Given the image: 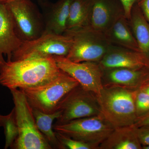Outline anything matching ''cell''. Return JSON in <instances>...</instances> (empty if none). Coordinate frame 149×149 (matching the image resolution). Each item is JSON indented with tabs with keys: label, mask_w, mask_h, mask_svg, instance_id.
<instances>
[{
	"label": "cell",
	"mask_w": 149,
	"mask_h": 149,
	"mask_svg": "<svg viewBox=\"0 0 149 149\" xmlns=\"http://www.w3.org/2000/svg\"><path fill=\"white\" fill-rule=\"evenodd\" d=\"M61 71L54 58H36L0 62V84L10 90L42 85Z\"/></svg>",
	"instance_id": "6da1fadb"
},
{
	"label": "cell",
	"mask_w": 149,
	"mask_h": 149,
	"mask_svg": "<svg viewBox=\"0 0 149 149\" xmlns=\"http://www.w3.org/2000/svg\"><path fill=\"white\" fill-rule=\"evenodd\" d=\"M136 91L116 85H104L97 97L100 115L113 128L136 123L138 119L135 103Z\"/></svg>",
	"instance_id": "7a4b0ae2"
},
{
	"label": "cell",
	"mask_w": 149,
	"mask_h": 149,
	"mask_svg": "<svg viewBox=\"0 0 149 149\" xmlns=\"http://www.w3.org/2000/svg\"><path fill=\"white\" fill-rule=\"evenodd\" d=\"M13 96L18 135L10 148L52 149L37 128L32 109L19 89L10 90Z\"/></svg>",
	"instance_id": "3957f363"
},
{
	"label": "cell",
	"mask_w": 149,
	"mask_h": 149,
	"mask_svg": "<svg viewBox=\"0 0 149 149\" xmlns=\"http://www.w3.org/2000/svg\"><path fill=\"white\" fill-rule=\"evenodd\" d=\"M79 84L77 80L61 70L55 77L47 83L19 90L32 108L49 114L56 111L63 98Z\"/></svg>",
	"instance_id": "277c9868"
},
{
	"label": "cell",
	"mask_w": 149,
	"mask_h": 149,
	"mask_svg": "<svg viewBox=\"0 0 149 149\" xmlns=\"http://www.w3.org/2000/svg\"><path fill=\"white\" fill-rule=\"evenodd\" d=\"M64 34L72 37V46L66 57L74 62L98 63L111 45L104 34L88 26L67 30Z\"/></svg>",
	"instance_id": "5b68a950"
},
{
	"label": "cell",
	"mask_w": 149,
	"mask_h": 149,
	"mask_svg": "<svg viewBox=\"0 0 149 149\" xmlns=\"http://www.w3.org/2000/svg\"><path fill=\"white\" fill-rule=\"evenodd\" d=\"M72 43V37L66 34L44 32L35 40L23 41L13 54L11 60L66 57Z\"/></svg>",
	"instance_id": "8992f818"
},
{
	"label": "cell",
	"mask_w": 149,
	"mask_h": 149,
	"mask_svg": "<svg viewBox=\"0 0 149 149\" xmlns=\"http://www.w3.org/2000/svg\"><path fill=\"white\" fill-rule=\"evenodd\" d=\"M53 128L72 139L99 146L114 129L100 115L55 124Z\"/></svg>",
	"instance_id": "52a82bcc"
},
{
	"label": "cell",
	"mask_w": 149,
	"mask_h": 149,
	"mask_svg": "<svg viewBox=\"0 0 149 149\" xmlns=\"http://www.w3.org/2000/svg\"><path fill=\"white\" fill-rule=\"evenodd\" d=\"M56 110L60 111L61 115L55 124H63L75 119L101 114L97 96L80 84L65 96L60 102Z\"/></svg>",
	"instance_id": "ba28073f"
},
{
	"label": "cell",
	"mask_w": 149,
	"mask_h": 149,
	"mask_svg": "<svg viewBox=\"0 0 149 149\" xmlns=\"http://www.w3.org/2000/svg\"><path fill=\"white\" fill-rule=\"evenodd\" d=\"M11 14L19 37L22 41L40 37L45 27L39 13L30 0H13L5 3Z\"/></svg>",
	"instance_id": "9c48e42d"
},
{
	"label": "cell",
	"mask_w": 149,
	"mask_h": 149,
	"mask_svg": "<svg viewBox=\"0 0 149 149\" xmlns=\"http://www.w3.org/2000/svg\"><path fill=\"white\" fill-rule=\"evenodd\" d=\"M57 65L79 82L86 90L98 96L103 88V70L98 63L74 62L65 56H55Z\"/></svg>",
	"instance_id": "30bf717a"
},
{
	"label": "cell",
	"mask_w": 149,
	"mask_h": 149,
	"mask_svg": "<svg viewBox=\"0 0 149 149\" xmlns=\"http://www.w3.org/2000/svg\"><path fill=\"white\" fill-rule=\"evenodd\" d=\"M98 63L102 70L114 68L149 69V61L141 53L112 45Z\"/></svg>",
	"instance_id": "8fae6325"
},
{
	"label": "cell",
	"mask_w": 149,
	"mask_h": 149,
	"mask_svg": "<svg viewBox=\"0 0 149 149\" xmlns=\"http://www.w3.org/2000/svg\"><path fill=\"white\" fill-rule=\"evenodd\" d=\"M123 15L120 0H93L88 26L104 34Z\"/></svg>",
	"instance_id": "7c38bea8"
},
{
	"label": "cell",
	"mask_w": 149,
	"mask_h": 149,
	"mask_svg": "<svg viewBox=\"0 0 149 149\" xmlns=\"http://www.w3.org/2000/svg\"><path fill=\"white\" fill-rule=\"evenodd\" d=\"M15 29L13 18L5 3H0V62L11 60L14 52L22 44Z\"/></svg>",
	"instance_id": "4fadbf2b"
},
{
	"label": "cell",
	"mask_w": 149,
	"mask_h": 149,
	"mask_svg": "<svg viewBox=\"0 0 149 149\" xmlns=\"http://www.w3.org/2000/svg\"><path fill=\"white\" fill-rule=\"evenodd\" d=\"M149 73V69L134 70L114 68L103 70V79L111 85L136 90Z\"/></svg>",
	"instance_id": "5bb4252c"
},
{
	"label": "cell",
	"mask_w": 149,
	"mask_h": 149,
	"mask_svg": "<svg viewBox=\"0 0 149 149\" xmlns=\"http://www.w3.org/2000/svg\"><path fill=\"white\" fill-rule=\"evenodd\" d=\"M135 125L114 128L99 149H142Z\"/></svg>",
	"instance_id": "9a60e30c"
},
{
	"label": "cell",
	"mask_w": 149,
	"mask_h": 149,
	"mask_svg": "<svg viewBox=\"0 0 149 149\" xmlns=\"http://www.w3.org/2000/svg\"><path fill=\"white\" fill-rule=\"evenodd\" d=\"M104 34L111 45L139 52L129 22L124 15L117 19Z\"/></svg>",
	"instance_id": "2e32d148"
},
{
	"label": "cell",
	"mask_w": 149,
	"mask_h": 149,
	"mask_svg": "<svg viewBox=\"0 0 149 149\" xmlns=\"http://www.w3.org/2000/svg\"><path fill=\"white\" fill-rule=\"evenodd\" d=\"M128 22L138 44L139 52L149 61V22L137 3L133 6Z\"/></svg>",
	"instance_id": "e0dca14e"
},
{
	"label": "cell",
	"mask_w": 149,
	"mask_h": 149,
	"mask_svg": "<svg viewBox=\"0 0 149 149\" xmlns=\"http://www.w3.org/2000/svg\"><path fill=\"white\" fill-rule=\"evenodd\" d=\"M72 0H59L52 8L44 32L63 35L67 29Z\"/></svg>",
	"instance_id": "ac0fdd59"
},
{
	"label": "cell",
	"mask_w": 149,
	"mask_h": 149,
	"mask_svg": "<svg viewBox=\"0 0 149 149\" xmlns=\"http://www.w3.org/2000/svg\"><path fill=\"white\" fill-rule=\"evenodd\" d=\"M32 109L37 128L45 137L52 149H65L60 143L53 128L54 120L60 117V111L56 110L52 113H46L35 109Z\"/></svg>",
	"instance_id": "d6986e66"
},
{
	"label": "cell",
	"mask_w": 149,
	"mask_h": 149,
	"mask_svg": "<svg viewBox=\"0 0 149 149\" xmlns=\"http://www.w3.org/2000/svg\"><path fill=\"white\" fill-rule=\"evenodd\" d=\"M92 3L93 0H72L67 30L88 26Z\"/></svg>",
	"instance_id": "ffe728a7"
},
{
	"label": "cell",
	"mask_w": 149,
	"mask_h": 149,
	"mask_svg": "<svg viewBox=\"0 0 149 149\" xmlns=\"http://www.w3.org/2000/svg\"><path fill=\"white\" fill-rule=\"evenodd\" d=\"M4 129L6 143L4 148H11L18 135V130L15 120L14 109L7 115L0 114V127Z\"/></svg>",
	"instance_id": "44dd1931"
},
{
	"label": "cell",
	"mask_w": 149,
	"mask_h": 149,
	"mask_svg": "<svg viewBox=\"0 0 149 149\" xmlns=\"http://www.w3.org/2000/svg\"><path fill=\"white\" fill-rule=\"evenodd\" d=\"M55 132L57 138L65 149H99V146L77 141L64 134Z\"/></svg>",
	"instance_id": "7402d4cb"
},
{
	"label": "cell",
	"mask_w": 149,
	"mask_h": 149,
	"mask_svg": "<svg viewBox=\"0 0 149 149\" xmlns=\"http://www.w3.org/2000/svg\"><path fill=\"white\" fill-rule=\"evenodd\" d=\"M135 103L138 118L149 113V95L139 88L136 90Z\"/></svg>",
	"instance_id": "603a6c76"
},
{
	"label": "cell",
	"mask_w": 149,
	"mask_h": 149,
	"mask_svg": "<svg viewBox=\"0 0 149 149\" xmlns=\"http://www.w3.org/2000/svg\"><path fill=\"white\" fill-rule=\"evenodd\" d=\"M136 132L142 146H149V125L136 127Z\"/></svg>",
	"instance_id": "cb8c5ba5"
},
{
	"label": "cell",
	"mask_w": 149,
	"mask_h": 149,
	"mask_svg": "<svg viewBox=\"0 0 149 149\" xmlns=\"http://www.w3.org/2000/svg\"><path fill=\"white\" fill-rule=\"evenodd\" d=\"M140 0H120L124 11V15L127 19H129L131 10L133 6Z\"/></svg>",
	"instance_id": "d4e9b609"
},
{
	"label": "cell",
	"mask_w": 149,
	"mask_h": 149,
	"mask_svg": "<svg viewBox=\"0 0 149 149\" xmlns=\"http://www.w3.org/2000/svg\"><path fill=\"white\" fill-rule=\"evenodd\" d=\"M137 3L145 18L149 22V0H140Z\"/></svg>",
	"instance_id": "484cf974"
},
{
	"label": "cell",
	"mask_w": 149,
	"mask_h": 149,
	"mask_svg": "<svg viewBox=\"0 0 149 149\" xmlns=\"http://www.w3.org/2000/svg\"><path fill=\"white\" fill-rule=\"evenodd\" d=\"M134 125L137 127L149 125V113L137 119Z\"/></svg>",
	"instance_id": "4316f807"
},
{
	"label": "cell",
	"mask_w": 149,
	"mask_h": 149,
	"mask_svg": "<svg viewBox=\"0 0 149 149\" xmlns=\"http://www.w3.org/2000/svg\"><path fill=\"white\" fill-rule=\"evenodd\" d=\"M139 88L149 95V84L142 85Z\"/></svg>",
	"instance_id": "83f0119b"
},
{
	"label": "cell",
	"mask_w": 149,
	"mask_h": 149,
	"mask_svg": "<svg viewBox=\"0 0 149 149\" xmlns=\"http://www.w3.org/2000/svg\"><path fill=\"white\" fill-rule=\"evenodd\" d=\"M149 84V74H148V75H147L146 77L145 78V79L144 80L143 82V83H142V85H144V84ZM141 86H140V87H141Z\"/></svg>",
	"instance_id": "f1b7e54d"
},
{
	"label": "cell",
	"mask_w": 149,
	"mask_h": 149,
	"mask_svg": "<svg viewBox=\"0 0 149 149\" xmlns=\"http://www.w3.org/2000/svg\"><path fill=\"white\" fill-rule=\"evenodd\" d=\"M12 1L13 0H0V3H6Z\"/></svg>",
	"instance_id": "f546056e"
},
{
	"label": "cell",
	"mask_w": 149,
	"mask_h": 149,
	"mask_svg": "<svg viewBox=\"0 0 149 149\" xmlns=\"http://www.w3.org/2000/svg\"><path fill=\"white\" fill-rule=\"evenodd\" d=\"M142 149H149V146H143Z\"/></svg>",
	"instance_id": "4dcf8cb0"
}]
</instances>
